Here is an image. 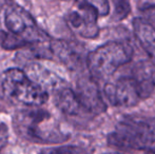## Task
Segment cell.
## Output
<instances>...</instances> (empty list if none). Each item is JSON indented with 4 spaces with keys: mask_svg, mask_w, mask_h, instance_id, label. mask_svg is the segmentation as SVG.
<instances>
[{
    "mask_svg": "<svg viewBox=\"0 0 155 154\" xmlns=\"http://www.w3.org/2000/svg\"><path fill=\"white\" fill-rule=\"evenodd\" d=\"M111 147L151 151L155 146V117L124 116L108 135Z\"/></svg>",
    "mask_w": 155,
    "mask_h": 154,
    "instance_id": "cell-1",
    "label": "cell"
},
{
    "mask_svg": "<svg viewBox=\"0 0 155 154\" xmlns=\"http://www.w3.org/2000/svg\"><path fill=\"white\" fill-rule=\"evenodd\" d=\"M14 128L18 135L34 143L57 144L68 138L54 126L53 117L49 112L33 106L17 112Z\"/></svg>",
    "mask_w": 155,
    "mask_h": 154,
    "instance_id": "cell-2",
    "label": "cell"
},
{
    "mask_svg": "<svg viewBox=\"0 0 155 154\" xmlns=\"http://www.w3.org/2000/svg\"><path fill=\"white\" fill-rule=\"evenodd\" d=\"M0 89L10 100L30 107L42 106L49 99V92L19 69H8L3 72L0 77Z\"/></svg>",
    "mask_w": 155,
    "mask_h": 154,
    "instance_id": "cell-3",
    "label": "cell"
},
{
    "mask_svg": "<svg viewBox=\"0 0 155 154\" xmlns=\"http://www.w3.org/2000/svg\"><path fill=\"white\" fill-rule=\"evenodd\" d=\"M133 55V50L119 41H109L87 56V67L91 77L95 80L112 76L120 67L128 64Z\"/></svg>",
    "mask_w": 155,
    "mask_h": 154,
    "instance_id": "cell-4",
    "label": "cell"
},
{
    "mask_svg": "<svg viewBox=\"0 0 155 154\" xmlns=\"http://www.w3.org/2000/svg\"><path fill=\"white\" fill-rule=\"evenodd\" d=\"M5 25L8 31L23 36L29 43L45 42L49 37L36 27L34 18L19 5H11L5 12Z\"/></svg>",
    "mask_w": 155,
    "mask_h": 154,
    "instance_id": "cell-5",
    "label": "cell"
},
{
    "mask_svg": "<svg viewBox=\"0 0 155 154\" xmlns=\"http://www.w3.org/2000/svg\"><path fill=\"white\" fill-rule=\"evenodd\" d=\"M104 93L109 103L115 107L131 108L141 100L132 76L120 77L115 81L106 84Z\"/></svg>",
    "mask_w": 155,
    "mask_h": 154,
    "instance_id": "cell-6",
    "label": "cell"
},
{
    "mask_svg": "<svg viewBox=\"0 0 155 154\" xmlns=\"http://www.w3.org/2000/svg\"><path fill=\"white\" fill-rule=\"evenodd\" d=\"M98 14L89 4L75 2V8L68 14L67 22L71 30L84 38H95L99 34Z\"/></svg>",
    "mask_w": 155,
    "mask_h": 154,
    "instance_id": "cell-7",
    "label": "cell"
},
{
    "mask_svg": "<svg viewBox=\"0 0 155 154\" xmlns=\"http://www.w3.org/2000/svg\"><path fill=\"white\" fill-rule=\"evenodd\" d=\"M50 48L52 54L71 70H79L87 64L86 50L76 41L56 39L51 41Z\"/></svg>",
    "mask_w": 155,
    "mask_h": 154,
    "instance_id": "cell-8",
    "label": "cell"
},
{
    "mask_svg": "<svg viewBox=\"0 0 155 154\" xmlns=\"http://www.w3.org/2000/svg\"><path fill=\"white\" fill-rule=\"evenodd\" d=\"M75 93L81 109L86 110L89 113L100 114L107 110V105L102 98L97 82L93 77L80 78L77 82Z\"/></svg>",
    "mask_w": 155,
    "mask_h": 154,
    "instance_id": "cell-9",
    "label": "cell"
},
{
    "mask_svg": "<svg viewBox=\"0 0 155 154\" xmlns=\"http://www.w3.org/2000/svg\"><path fill=\"white\" fill-rule=\"evenodd\" d=\"M141 99L155 94V64L152 61L137 62L132 70V75Z\"/></svg>",
    "mask_w": 155,
    "mask_h": 154,
    "instance_id": "cell-10",
    "label": "cell"
},
{
    "mask_svg": "<svg viewBox=\"0 0 155 154\" xmlns=\"http://www.w3.org/2000/svg\"><path fill=\"white\" fill-rule=\"evenodd\" d=\"M25 74L28 75L34 82L45 89L47 92L49 91H57L62 88L64 81L58 77L55 73L50 72L48 69L39 64H33L25 67Z\"/></svg>",
    "mask_w": 155,
    "mask_h": 154,
    "instance_id": "cell-11",
    "label": "cell"
},
{
    "mask_svg": "<svg viewBox=\"0 0 155 154\" xmlns=\"http://www.w3.org/2000/svg\"><path fill=\"white\" fill-rule=\"evenodd\" d=\"M133 31L140 47L155 62V28L145 19L135 18L133 20Z\"/></svg>",
    "mask_w": 155,
    "mask_h": 154,
    "instance_id": "cell-12",
    "label": "cell"
},
{
    "mask_svg": "<svg viewBox=\"0 0 155 154\" xmlns=\"http://www.w3.org/2000/svg\"><path fill=\"white\" fill-rule=\"evenodd\" d=\"M55 101L58 109L62 113L70 116L77 115L78 112L81 109V106H80L76 93L68 87H62L59 90H57Z\"/></svg>",
    "mask_w": 155,
    "mask_h": 154,
    "instance_id": "cell-13",
    "label": "cell"
},
{
    "mask_svg": "<svg viewBox=\"0 0 155 154\" xmlns=\"http://www.w3.org/2000/svg\"><path fill=\"white\" fill-rule=\"evenodd\" d=\"M2 37L0 39V44L5 50H15L19 48H25L29 44L28 40L23 36L14 34L12 32L10 33H1Z\"/></svg>",
    "mask_w": 155,
    "mask_h": 154,
    "instance_id": "cell-14",
    "label": "cell"
},
{
    "mask_svg": "<svg viewBox=\"0 0 155 154\" xmlns=\"http://www.w3.org/2000/svg\"><path fill=\"white\" fill-rule=\"evenodd\" d=\"M111 3L113 5V19L114 20H123L130 14V0H111Z\"/></svg>",
    "mask_w": 155,
    "mask_h": 154,
    "instance_id": "cell-15",
    "label": "cell"
},
{
    "mask_svg": "<svg viewBox=\"0 0 155 154\" xmlns=\"http://www.w3.org/2000/svg\"><path fill=\"white\" fill-rule=\"evenodd\" d=\"M77 2L89 4L97 12L99 17H104L109 15L111 11V5L109 0H76Z\"/></svg>",
    "mask_w": 155,
    "mask_h": 154,
    "instance_id": "cell-16",
    "label": "cell"
},
{
    "mask_svg": "<svg viewBox=\"0 0 155 154\" xmlns=\"http://www.w3.org/2000/svg\"><path fill=\"white\" fill-rule=\"evenodd\" d=\"M43 152H50V153H79L84 152V150L78 147L75 146H65V147H60V148H54V149H49V150H45Z\"/></svg>",
    "mask_w": 155,
    "mask_h": 154,
    "instance_id": "cell-17",
    "label": "cell"
},
{
    "mask_svg": "<svg viewBox=\"0 0 155 154\" xmlns=\"http://www.w3.org/2000/svg\"><path fill=\"white\" fill-rule=\"evenodd\" d=\"M8 140V131L6 126L3 123H0V150L5 147Z\"/></svg>",
    "mask_w": 155,
    "mask_h": 154,
    "instance_id": "cell-18",
    "label": "cell"
},
{
    "mask_svg": "<svg viewBox=\"0 0 155 154\" xmlns=\"http://www.w3.org/2000/svg\"><path fill=\"white\" fill-rule=\"evenodd\" d=\"M143 13L146 17H147V21L149 22H153L155 25V4L154 5H148L143 8Z\"/></svg>",
    "mask_w": 155,
    "mask_h": 154,
    "instance_id": "cell-19",
    "label": "cell"
},
{
    "mask_svg": "<svg viewBox=\"0 0 155 154\" xmlns=\"http://www.w3.org/2000/svg\"><path fill=\"white\" fill-rule=\"evenodd\" d=\"M151 152H155V146L152 148V150H151Z\"/></svg>",
    "mask_w": 155,
    "mask_h": 154,
    "instance_id": "cell-20",
    "label": "cell"
},
{
    "mask_svg": "<svg viewBox=\"0 0 155 154\" xmlns=\"http://www.w3.org/2000/svg\"><path fill=\"white\" fill-rule=\"evenodd\" d=\"M61 1H72V0H61Z\"/></svg>",
    "mask_w": 155,
    "mask_h": 154,
    "instance_id": "cell-21",
    "label": "cell"
}]
</instances>
